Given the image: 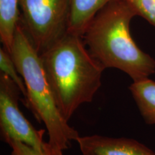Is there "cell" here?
Wrapping results in <instances>:
<instances>
[{
	"label": "cell",
	"mask_w": 155,
	"mask_h": 155,
	"mask_svg": "<svg viewBox=\"0 0 155 155\" xmlns=\"http://www.w3.org/2000/svg\"><path fill=\"white\" fill-rule=\"evenodd\" d=\"M5 141L12 148V155H43L32 147L20 141L7 139Z\"/></svg>",
	"instance_id": "12"
},
{
	"label": "cell",
	"mask_w": 155,
	"mask_h": 155,
	"mask_svg": "<svg viewBox=\"0 0 155 155\" xmlns=\"http://www.w3.org/2000/svg\"><path fill=\"white\" fill-rule=\"evenodd\" d=\"M81 152L94 155H155L145 145L131 139L114 138L101 135L79 137Z\"/></svg>",
	"instance_id": "6"
},
{
	"label": "cell",
	"mask_w": 155,
	"mask_h": 155,
	"mask_svg": "<svg viewBox=\"0 0 155 155\" xmlns=\"http://www.w3.org/2000/svg\"><path fill=\"white\" fill-rule=\"evenodd\" d=\"M0 69L1 73L8 76L18 87L25 98L27 96V88L25 81L19 74L12 57L4 48H0Z\"/></svg>",
	"instance_id": "10"
},
{
	"label": "cell",
	"mask_w": 155,
	"mask_h": 155,
	"mask_svg": "<svg viewBox=\"0 0 155 155\" xmlns=\"http://www.w3.org/2000/svg\"><path fill=\"white\" fill-rule=\"evenodd\" d=\"M83 155H94L93 154H91V153H83V154H82Z\"/></svg>",
	"instance_id": "13"
},
{
	"label": "cell",
	"mask_w": 155,
	"mask_h": 155,
	"mask_svg": "<svg viewBox=\"0 0 155 155\" xmlns=\"http://www.w3.org/2000/svg\"><path fill=\"white\" fill-rule=\"evenodd\" d=\"M40 55L58 109L68 121L82 104L94 99L105 68L91 55L81 37L68 32Z\"/></svg>",
	"instance_id": "1"
},
{
	"label": "cell",
	"mask_w": 155,
	"mask_h": 155,
	"mask_svg": "<svg viewBox=\"0 0 155 155\" xmlns=\"http://www.w3.org/2000/svg\"><path fill=\"white\" fill-rule=\"evenodd\" d=\"M10 55L27 88L25 105L48 131L50 155H63L78 132L61 115L45 76L42 60L18 22Z\"/></svg>",
	"instance_id": "3"
},
{
	"label": "cell",
	"mask_w": 155,
	"mask_h": 155,
	"mask_svg": "<svg viewBox=\"0 0 155 155\" xmlns=\"http://www.w3.org/2000/svg\"><path fill=\"white\" fill-rule=\"evenodd\" d=\"M114 0H71L68 32L83 38L101 9Z\"/></svg>",
	"instance_id": "7"
},
{
	"label": "cell",
	"mask_w": 155,
	"mask_h": 155,
	"mask_svg": "<svg viewBox=\"0 0 155 155\" xmlns=\"http://www.w3.org/2000/svg\"><path fill=\"white\" fill-rule=\"evenodd\" d=\"M20 91L8 76L0 75V127L2 140L20 141L43 155H50L48 143L44 141L45 130H37L19 108Z\"/></svg>",
	"instance_id": "5"
},
{
	"label": "cell",
	"mask_w": 155,
	"mask_h": 155,
	"mask_svg": "<svg viewBox=\"0 0 155 155\" xmlns=\"http://www.w3.org/2000/svg\"><path fill=\"white\" fill-rule=\"evenodd\" d=\"M19 19V0H0V40L9 54Z\"/></svg>",
	"instance_id": "9"
},
{
	"label": "cell",
	"mask_w": 155,
	"mask_h": 155,
	"mask_svg": "<svg viewBox=\"0 0 155 155\" xmlns=\"http://www.w3.org/2000/svg\"><path fill=\"white\" fill-rule=\"evenodd\" d=\"M135 16L138 12L129 0H114L97 13L82 38L105 69H119L137 81L154 73L155 61L131 37L130 23Z\"/></svg>",
	"instance_id": "2"
},
{
	"label": "cell",
	"mask_w": 155,
	"mask_h": 155,
	"mask_svg": "<svg viewBox=\"0 0 155 155\" xmlns=\"http://www.w3.org/2000/svg\"><path fill=\"white\" fill-rule=\"evenodd\" d=\"M129 91L145 122L155 124V81L149 78L134 81Z\"/></svg>",
	"instance_id": "8"
},
{
	"label": "cell",
	"mask_w": 155,
	"mask_h": 155,
	"mask_svg": "<svg viewBox=\"0 0 155 155\" xmlns=\"http://www.w3.org/2000/svg\"><path fill=\"white\" fill-rule=\"evenodd\" d=\"M71 0H19L20 24L41 55L68 32Z\"/></svg>",
	"instance_id": "4"
},
{
	"label": "cell",
	"mask_w": 155,
	"mask_h": 155,
	"mask_svg": "<svg viewBox=\"0 0 155 155\" xmlns=\"http://www.w3.org/2000/svg\"><path fill=\"white\" fill-rule=\"evenodd\" d=\"M138 12L151 25L155 27V0H129Z\"/></svg>",
	"instance_id": "11"
}]
</instances>
